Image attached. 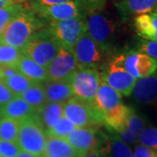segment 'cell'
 I'll use <instances>...</instances> for the list:
<instances>
[{
    "label": "cell",
    "instance_id": "cell-21",
    "mask_svg": "<svg viewBox=\"0 0 157 157\" xmlns=\"http://www.w3.org/2000/svg\"><path fill=\"white\" fill-rule=\"evenodd\" d=\"M146 128V121L143 118L135 112L130 115L127 127L123 132L119 134V137L127 144H134L138 141L140 132Z\"/></svg>",
    "mask_w": 157,
    "mask_h": 157
},
{
    "label": "cell",
    "instance_id": "cell-36",
    "mask_svg": "<svg viewBox=\"0 0 157 157\" xmlns=\"http://www.w3.org/2000/svg\"><path fill=\"white\" fill-rule=\"evenodd\" d=\"M15 96L11 93L2 79H0V107L11 101Z\"/></svg>",
    "mask_w": 157,
    "mask_h": 157
},
{
    "label": "cell",
    "instance_id": "cell-5",
    "mask_svg": "<svg viewBox=\"0 0 157 157\" xmlns=\"http://www.w3.org/2000/svg\"><path fill=\"white\" fill-rule=\"evenodd\" d=\"M47 28L61 47L71 51L86 31V17H78L62 21H52L49 22Z\"/></svg>",
    "mask_w": 157,
    "mask_h": 157
},
{
    "label": "cell",
    "instance_id": "cell-27",
    "mask_svg": "<svg viewBox=\"0 0 157 157\" xmlns=\"http://www.w3.org/2000/svg\"><path fill=\"white\" fill-rule=\"evenodd\" d=\"M3 81L14 96H20L29 87L35 84V82L32 81L30 78H26L19 72L15 73L10 78L3 79Z\"/></svg>",
    "mask_w": 157,
    "mask_h": 157
},
{
    "label": "cell",
    "instance_id": "cell-15",
    "mask_svg": "<svg viewBox=\"0 0 157 157\" xmlns=\"http://www.w3.org/2000/svg\"><path fill=\"white\" fill-rule=\"evenodd\" d=\"M95 104L103 114L122 104L121 94L107 84L102 76L96 94Z\"/></svg>",
    "mask_w": 157,
    "mask_h": 157
},
{
    "label": "cell",
    "instance_id": "cell-11",
    "mask_svg": "<svg viewBox=\"0 0 157 157\" xmlns=\"http://www.w3.org/2000/svg\"><path fill=\"white\" fill-rule=\"evenodd\" d=\"M78 69L80 67L72 52L61 47L54 59L46 67L48 80L69 79Z\"/></svg>",
    "mask_w": 157,
    "mask_h": 157
},
{
    "label": "cell",
    "instance_id": "cell-35",
    "mask_svg": "<svg viewBox=\"0 0 157 157\" xmlns=\"http://www.w3.org/2000/svg\"><path fill=\"white\" fill-rule=\"evenodd\" d=\"M140 53H144L157 61V42L151 40H141L139 45Z\"/></svg>",
    "mask_w": 157,
    "mask_h": 157
},
{
    "label": "cell",
    "instance_id": "cell-16",
    "mask_svg": "<svg viewBox=\"0 0 157 157\" xmlns=\"http://www.w3.org/2000/svg\"><path fill=\"white\" fill-rule=\"evenodd\" d=\"M36 111L33 107L20 98L15 96L11 101L1 107L0 115L21 122L29 118L33 117Z\"/></svg>",
    "mask_w": 157,
    "mask_h": 157
},
{
    "label": "cell",
    "instance_id": "cell-2",
    "mask_svg": "<svg viewBox=\"0 0 157 157\" xmlns=\"http://www.w3.org/2000/svg\"><path fill=\"white\" fill-rule=\"evenodd\" d=\"M61 45L47 27L34 33L22 49L23 54L43 67H47L54 59Z\"/></svg>",
    "mask_w": 157,
    "mask_h": 157
},
{
    "label": "cell",
    "instance_id": "cell-14",
    "mask_svg": "<svg viewBox=\"0 0 157 157\" xmlns=\"http://www.w3.org/2000/svg\"><path fill=\"white\" fill-rule=\"evenodd\" d=\"M124 19L157 11V0H120L115 4Z\"/></svg>",
    "mask_w": 157,
    "mask_h": 157
},
{
    "label": "cell",
    "instance_id": "cell-45",
    "mask_svg": "<svg viewBox=\"0 0 157 157\" xmlns=\"http://www.w3.org/2000/svg\"><path fill=\"white\" fill-rule=\"evenodd\" d=\"M156 157H157V151H156Z\"/></svg>",
    "mask_w": 157,
    "mask_h": 157
},
{
    "label": "cell",
    "instance_id": "cell-23",
    "mask_svg": "<svg viewBox=\"0 0 157 157\" xmlns=\"http://www.w3.org/2000/svg\"><path fill=\"white\" fill-rule=\"evenodd\" d=\"M101 155L107 154L110 157H133V153L127 143L121 140L117 135L107 138L105 147L100 149Z\"/></svg>",
    "mask_w": 157,
    "mask_h": 157
},
{
    "label": "cell",
    "instance_id": "cell-38",
    "mask_svg": "<svg viewBox=\"0 0 157 157\" xmlns=\"http://www.w3.org/2000/svg\"><path fill=\"white\" fill-rule=\"evenodd\" d=\"M31 3L39 5V6H55V5H59V4H64L71 1H75V0H30Z\"/></svg>",
    "mask_w": 157,
    "mask_h": 157
},
{
    "label": "cell",
    "instance_id": "cell-18",
    "mask_svg": "<svg viewBox=\"0 0 157 157\" xmlns=\"http://www.w3.org/2000/svg\"><path fill=\"white\" fill-rule=\"evenodd\" d=\"M133 112L134 110L132 108L121 104L104 114L103 123L106 124L107 128L111 131L120 134L125 130L128 121Z\"/></svg>",
    "mask_w": 157,
    "mask_h": 157
},
{
    "label": "cell",
    "instance_id": "cell-39",
    "mask_svg": "<svg viewBox=\"0 0 157 157\" xmlns=\"http://www.w3.org/2000/svg\"><path fill=\"white\" fill-rule=\"evenodd\" d=\"M78 157H103V155H101L100 149L96 147L91 149L89 151L86 152L83 155H79Z\"/></svg>",
    "mask_w": 157,
    "mask_h": 157
},
{
    "label": "cell",
    "instance_id": "cell-46",
    "mask_svg": "<svg viewBox=\"0 0 157 157\" xmlns=\"http://www.w3.org/2000/svg\"><path fill=\"white\" fill-rule=\"evenodd\" d=\"M0 110H1V107H0ZM0 116H1V115H0Z\"/></svg>",
    "mask_w": 157,
    "mask_h": 157
},
{
    "label": "cell",
    "instance_id": "cell-13",
    "mask_svg": "<svg viewBox=\"0 0 157 157\" xmlns=\"http://www.w3.org/2000/svg\"><path fill=\"white\" fill-rule=\"evenodd\" d=\"M132 94L139 103L157 107V73L136 79Z\"/></svg>",
    "mask_w": 157,
    "mask_h": 157
},
{
    "label": "cell",
    "instance_id": "cell-19",
    "mask_svg": "<svg viewBox=\"0 0 157 157\" xmlns=\"http://www.w3.org/2000/svg\"><path fill=\"white\" fill-rule=\"evenodd\" d=\"M64 103L46 102L36 112V117L45 130L53 128L63 117Z\"/></svg>",
    "mask_w": 157,
    "mask_h": 157
},
{
    "label": "cell",
    "instance_id": "cell-37",
    "mask_svg": "<svg viewBox=\"0 0 157 157\" xmlns=\"http://www.w3.org/2000/svg\"><path fill=\"white\" fill-rule=\"evenodd\" d=\"M133 157H156V151L140 144L135 147Z\"/></svg>",
    "mask_w": 157,
    "mask_h": 157
},
{
    "label": "cell",
    "instance_id": "cell-43",
    "mask_svg": "<svg viewBox=\"0 0 157 157\" xmlns=\"http://www.w3.org/2000/svg\"><path fill=\"white\" fill-rule=\"evenodd\" d=\"M26 1H30V0H17V3H20V4H23L24 2H26Z\"/></svg>",
    "mask_w": 157,
    "mask_h": 157
},
{
    "label": "cell",
    "instance_id": "cell-10",
    "mask_svg": "<svg viewBox=\"0 0 157 157\" xmlns=\"http://www.w3.org/2000/svg\"><path fill=\"white\" fill-rule=\"evenodd\" d=\"M31 9L43 20L62 21L73 17H85L84 9L77 1H71L55 6H44L31 3Z\"/></svg>",
    "mask_w": 157,
    "mask_h": 157
},
{
    "label": "cell",
    "instance_id": "cell-6",
    "mask_svg": "<svg viewBox=\"0 0 157 157\" xmlns=\"http://www.w3.org/2000/svg\"><path fill=\"white\" fill-rule=\"evenodd\" d=\"M86 33L103 51L112 44L116 32V25L112 19L100 11L92 12L86 17Z\"/></svg>",
    "mask_w": 157,
    "mask_h": 157
},
{
    "label": "cell",
    "instance_id": "cell-4",
    "mask_svg": "<svg viewBox=\"0 0 157 157\" xmlns=\"http://www.w3.org/2000/svg\"><path fill=\"white\" fill-rule=\"evenodd\" d=\"M17 144L20 150L41 157L45 152V130L36 114L19 124Z\"/></svg>",
    "mask_w": 157,
    "mask_h": 157
},
{
    "label": "cell",
    "instance_id": "cell-31",
    "mask_svg": "<svg viewBox=\"0 0 157 157\" xmlns=\"http://www.w3.org/2000/svg\"><path fill=\"white\" fill-rule=\"evenodd\" d=\"M76 128L77 127L72 121L63 116L59 122L57 124L56 127L52 129L45 130V135L46 137H58L66 139Z\"/></svg>",
    "mask_w": 157,
    "mask_h": 157
},
{
    "label": "cell",
    "instance_id": "cell-7",
    "mask_svg": "<svg viewBox=\"0 0 157 157\" xmlns=\"http://www.w3.org/2000/svg\"><path fill=\"white\" fill-rule=\"evenodd\" d=\"M101 73L95 68H80L70 78L74 95L89 103H95Z\"/></svg>",
    "mask_w": 157,
    "mask_h": 157
},
{
    "label": "cell",
    "instance_id": "cell-1",
    "mask_svg": "<svg viewBox=\"0 0 157 157\" xmlns=\"http://www.w3.org/2000/svg\"><path fill=\"white\" fill-rule=\"evenodd\" d=\"M44 26V20L26 7L6 26L1 35L2 43L22 50L32 36Z\"/></svg>",
    "mask_w": 157,
    "mask_h": 157
},
{
    "label": "cell",
    "instance_id": "cell-34",
    "mask_svg": "<svg viewBox=\"0 0 157 157\" xmlns=\"http://www.w3.org/2000/svg\"><path fill=\"white\" fill-rule=\"evenodd\" d=\"M77 1L84 11H88L90 13L100 11L104 8L107 3V0H75Z\"/></svg>",
    "mask_w": 157,
    "mask_h": 157
},
{
    "label": "cell",
    "instance_id": "cell-26",
    "mask_svg": "<svg viewBox=\"0 0 157 157\" xmlns=\"http://www.w3.org/2000/svg\"><path fill=\"white\" fill-rule=\"evenodd\" d=\"M134 25L137 34L145 40L155 41V31L152 23L150 13L142 14L134 17Z\"/></svg>",
    "mask_w": 157,
    "mask_h": 157
},
{
    "label": "cell",
    "instance_id": "cell-47",
    "mask_svg": "<svg viewBox=\"0 0 157 157\" xmlns=\"http://www.w3.org/2000/svg\"><path fill=\"white\" fill-rule=\"evenodd\" d=\"M0 157H3V156H0Z\"/></svg>",
    "mask_w": 157,
    "mask_h": 157
},
{
    "label": "cell",
    "instance_id": "cell-32",
    "mask_svg": "<svg viewBox=\"0 0 157 157\" xmlns=\"http://www.w3.org/2000/svg\"><path fill=\"white\" fill-rule=\"evenodd\" d=\"M138 141L140 145L157 150V128H145L138 137Z\"/></svg>",
    "mask_w": 157,
    "mask_h": 157
},
{
    "label": "cell",
    "instance_id": "cell-9",
    "mask_svg": "<svg viewBox=\"0 0 157 157\" xmlns=\"http://www.w3.org/2000/svg\"><path fill=\"white\" fill-rule=\"evenodd\" d=\"M72 53L80 68H95L101 65L103 52L99 45L85 33L72 48Z\"/></svg>",
    "mask_w": 157,
    "mask_h": 157
},
{
    "label": "cell",
    "instance_id": "cell-3",
    "mask_svg": "<svg viewBox=\"0 0 157 157\" xmlns=\"http://www.w3.org/2000/svg\"><path fill=\"white\" fill-rule=\"evenodd\" d=\"M63 116L77 128H98L104 120V114L95 103L86 102L76 96L64 103Z\"/></svg>",
    "mask_w": 157,
    "mask_h": 157
},
{
    "label": "cell",
    "instance_id": "cell-29",
    "mask_svg": "<svg viewBox=\"0 0 157 157\" xmlns=\"http://www.w3.org/2000/svg\"><path fill=\"white\" fill-rule=\"evenodd\" d=\"M19 124L9 118H0V140L17 143Z\"/></svg>",
    "mask_w": 157,
    "mask_h": 157
},
{
    "label": "cell",
    "instance_id": "cell-44",
    "mask_svg": "<svg viewBox=\"0 0 157 157\" xmlns=\"http://www.w3.org/2000/svg\"><path fill=\"white\" fill-rule=\"evenodd\" d=\"M2 43V39H1V37H0V44Z\"/></svg>",
    "mask_w": 157,
    "mask_h": 157
},
{
    "label": "cell",
    "instance_id": "cell-12",
    "mask_svg": "<svg viewBox=\"0 0 157 157\" xmlns=\"http://www.w3.org/2000/svg\"><path fill=\"white\" fill-rule=\"evenodd\" d=\"M97 128H77L66 138L79 155L97 147Z\"/></svg>",
    "mask_w": 157,
    "mask_h": 157
},
{
    "label": "cell",
    "instance_id": "cell-25",
    "mask_svg": "<svg viewBox=\"0 0 157 157\" xmlns=\"http://www.w3.org/2000/svg\"><path fill=\"white\" fill-rule=\"evenodd\" d=\"M136 78L148 77L157 72V61L144 53L137 52L135 62Z\"/></svg>",
    "mask_w": 157,
    "mask_h": 157
},
{
    "label": "cell",
    "instance_id": "cell-28",
    "mask_svg": "<svg viewBox=\"0 0 157 157\" xmlns=\"http://www.w3.org/2000/svg\"><path fill=\"white\" fill-rule=\"evenodd\" d=\"M23 56L21 49L0 44V67H17V64Z\"/></svg>",
    "mask_w": 157,
    "mask_h": 157
},
{
    "label": "cell",
    "instance_id": "cell-8",
    "mask_svg": "<svg viewBox=\"0 0 157 157\" xmlns=\"http://www.w3.org/2000/svg\"><path fill=\"white\" fill-rule=\"evenodd\" d=\"M101 76L107 84L121 95L132 94L136 78L125 71L122 66V54L113 59L107 72Z\"/></svg>",
    "mask_w": 157,
    "mask_h": 157
},
{
    "label": "cell",
    "instance_id": "cell-17",
    "mask_svg": "<svg viewBox=\"0 0 157 157\" xmlns=\"http://www.w3.org/2000/svg\"><path fill=\"white\" fill-rule=\"evenodd\" d=\"M43 85L47 102L65 103L74 95L70 78L56 81L48 80Z\"/></svg>",
    "mask_w": 157,
    "mask_h": 157
},
{
    "label": "cell",
    "instance_id": "cell-33",
    "mask_svg": "<svg viewBox=\"0 0 157 157\" xmlns=\"http://www.w3.org/2000/svg\"><path fill=\"white\" fill-rule=\"evenodd\" d=\"M20 151L17 143L0 140V156L17 157Z\"/></svg>",
    "mask_w": 157,
    "mask_h": 157
},
{
    "label": "cell",
    "instance_id": "cell-41",
    "mask_svg": "<svg viewBox=\"0 0 157 157\" xmlns=\"http://www.w3.org/2000/svg\"><path fill=\"white\" fill-rule=\"evenodd\" d=\"M17 157H39L35 155H33V154H30V153H27V152H24L20 151L18 153V155H17Z\"/></svg>",
    "mask_w": 157,
    "mask_h": 157
},
{
    "label": "cell",
    "instance_id": "cell-20",
    "mask_svg": "<svg viewBox=\"0 0 157 157\" xmlns=\"http://www.w3.org/2000/svg\"><path fill=\"white\" fill-rule=\"evenodd\" d=\"M17 68L19 73L35 83H44L48 81L46 68L39 66L24 54L17 64Z\"/></svg>",
    "mask_w": 157,
    "mask_h": 157
},
{
    "label": "cell",
    "instance_id": "cell-22",
    "mask_svg": "<svg viewBox=\"0 0 157 157\" xmlns=\"http://www.w3.org/2000/svg\"><path fill=\"white\" fill-rule=\"evenodd\" d=\"M45 154L61 157H78V155L64 138L46 137Z\"/></svg>",
    "mask_w": 157,
    "mask_h": 157
},
{
    "label": "cell",
    "instance_id": "cell-40",
    "mask_svg": "<svg viewBox=\"0 0 157 157\" xmlns=\"http://www.w3.org/2000/svg\"><path fill=\"white\" fill-rule=\"evenodd\" d=\"M17 0H0V9L11 6L13 4H17Z\"/></svg>",
    "mask_w": 157,
    "mask_h": 157
},
{
    "label": "cell",
    "instance_id": "cell-42",
    "mask_svg": "<svg viewBox=\"0 0 157 157\" xmlns=\"http://www.w3.org/2000/svg\"><path fill=\"white\" fill-rule=\"evenodd\" d=\"M41 157H61L59 156V155H49V154H44Z\"/></svg>",
    "mask_w": 157,
    "mask_h": 157
},
{
    "label": "cell",
    "instance_id": "cell-30",
    "mask_svg": "<svg viewBox=\"0 0 157 157\" xmlns=\"http://www.w3.org/2000/svg\"><path fill=\"white\" fill-rule=\"evenodd\" d=\"M25 9L26 6H25L20 3L13 4L11 6L0 9V37L4 33L6 26L15 17H17L20 13H22Z\"/></svg>",
    "mask_w": 157,
    "mask_h": 157
},
{
    "label": "cell",
    "instance_id": "cell-24",
    "mask_svg": "<svg viewBox=\"0 0 157 157\" xmlns=\"http://www.w3.org/2000/svg\"><path fill=\"white\" fill-rule=\"evenodd\" d=\"M19 97L28 103L36 112L47 102L43 83H35Z\"/></svg>",
    "mask_w": 157,
    "mask_h": 157
}]
</instances>
